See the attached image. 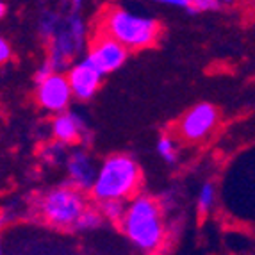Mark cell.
<instances>
[{"instance_id":"cell-4","label":"cell","mask_w":255,"mask_h":255,"mask_svg":"<svg viewBox=\"0 0 255 255\" xmlns=\"http://www.w3.org/2000/svg\"><path fill=\"white\" fill-rule=\"evenodd\" d=\"M88 207L81 189L72 184L55 187L48 191L39 202V213L43 220L59 229H72L73 223L84 209Z\"/></svg>"},{"instance_id":"cell-13","label":"cell","mask_w":255,"mask_h":255,"mask_svg":"<svg viewBox=\"0 0 255 255\" xmlns=\"http://www.w3.org/2000/svg\"><path fill=\"white\" fill-rule=\"evenodd\" d=\"M100 213L106 220L111 221H122L125 213L124 200H104L100 202Z\"/></svg>"},{"instance_id":"cell-22","label":"cell","mask_w":255,"mask_h":255,"mask_svg":"<svg viewBox=\"0 0 255 255\" xmlns=\"http://www.w3.org/2000/svg\"><path fill=\"white\" fill-rule=\"evenodd\" d=\"M70 4H72L73 11H79V7H81V4H82V0H70Z\"/></svg>"},{"instance_id":"cell-19","label":"cell","mask_w":255,"mask_h":255,"mask_svg":"<svg viewBox=\"0 0 255 255\" xmlns=\"http://www.w3.org/2000/svg\"><path fill=\"white\" fill-rule=\"evenodd\" d=\"M55 70H54V66H52V63L50 61H45V63L41 64L38 68V72H36V82H41L43 79H47L50 73H54Z\"/></svg>"},{"instance_id":"cell-6","label":"cell","mask_w":255,"mask_h":255,"mask_svg":"<svg viewBox=\"0 0 255 255\" xmlns=\"http://www.w3.org/2000/svg\"><path fill=\"white\" fill-rule=\"evenodd\" d=\"M127 55L128 48H125L115 38L102 34L100 38L95 39L86 59L90 61L102 75H107V73L116 72L118 68H122L124 63L127 61Z\"/></svg>"},{"instance_id":"cell-10","label":"cell","mask_w":255,"mask_h":255,"mask_svg":"<svg viewBox=\"0 0 255 255\" xmlns=\"http://www.w3.org/2000/svg\"><path fill=\"white\" fill-rule=\"evenodd\" d=\"M66 168H68V175H70V184L81 191L86 189H91L95 180V170L91 159L86 155L82 150H75L68 155L66 159Z\"/></svg>"},{"instance_id":"cell-25","label":"cell","mask_w":255,"mask_h":255,"mask_svg":"<svg viewBox=\"0 0 255 255\" xmlns=\"http://www.w3.org/2000/svg\"><path fill=\"white\" fill-rule=\"evenodd\" d=\"M0 252H2V248H0Z\"/></svg>"},{"instance_id":"cell-3","label":"cell","mask_w":255,"mask_h":255,"mask_svg":"<svg viewBox=\"0 0 255 255\" xmlns=\"http://www.w3.org/2000/svg\"><path fill=\"white\" fill-rule=\"evenodd\" d=\"M102 25V34L115 38L128 50L146 48L159 38V23L153 18L136 14L122 7L109 9L104 16Z\"/></svg>"},{"instance_id":"cell-24","label":"cell","mask_w":255,"mask_h":255,"mask_svg":"<svg viewBox=\"0 0 255 255\" xmlns=\"http://www.w3.org/2000/svg\"><path fill=\"white\" fill-rule=\"evenodd\" d=\"M234 2L236 0H220V4H223V5H232Z\"/></svg>"},{"instance_id":"cell-16","label":"cell","mask_w":255,"mask_h":255,"mask_svg":"<svg viewBox=\"0 0 255 255\" xmlns=\"http://www.w3.org/2000/svg\"><path fill=\"white\" fill-rule=\"evenodd\" d=\"M59 25H61L59 16L50 13V11H47V13L41 16V20H39V32H41L45 38H52L55 30L59 29Z\"/></svg>"},{"instance_id":"cell-20","label":"cell","mask_w":255,"mask_h":255,"mask_svg":"<svg viewBox=\"0 0 255 255\" xmlns=\"http://www.w3.org/2000/svg\"><path fill=\"white\" fill-rule=\"evenodd\" d=\"M9 57H11V47L4 38H0V64L9 61Z\"/></svg>"},{"instance_id":"cell-8","label":"cell","mask_w":255,"mask_h":255,"mask_svg":"<svg viewBox=\"0 0 255 255\" xmlns=\"http://www.w3.org/2000/svg\"><path fill=\"white\" fill-rule=\"evenodd\" d=\"M72 88L68 84V79L61 75L59 72H54L38 82V102L41 107L54 113H61L68 107L72 100Z\"/></svg>"},{"instance_id":"cell-12","label":"cell","mask_w":255,"mask_h":255,"mask_svg":"<svg viewBox=\"0 0 255 255\" xmlns=\"http://www.w3.org/2000/svg\"><path fill=\"white\" fill-rule=\"evenodd\" d=\"M102 221L104 216L100 211H97L93 207H86L81 213V216L75 220L72 229L77 230V232H90V230H95L102 225Z\"/></svg>"},{"instance_id":"cell-15","label":"cell","mask_w":255,"mask_h":255,"mask_svg":"<svg viewBox=\"0 0 255 255\" xmlns=\"http://www.w3.org/2000/svg\"><path fill=\"white\" fill-rule=\"evenodd\" d=\"M157 152L166 162H170L173 164L177 161V145H175V141L168 136H162L161 139L157 141Z\"/></svg>"},{"instance_id":"cell-14","label":"cell","mask_w":255,"mask_h":255,"mask_svg":"<svg viewBox=\"0 0 255 255\" xmlns=\"http://www.w3.org/2000/svg\"><path fill=\"white\" fill-rule=\"evenodd\" d=\"M214 198H216L214 186L211 182L204 184L200 189V195H198V213H200L202 216L211 211V207L214 205Z\"/></svg>"},{"instance_id":"cell-2","label":"cell","mask_w":255,"mask_h":255,"mask_svg":"<svg viewBox=\"0 0 255 255\" xmlns=\"http://www.w3.org/2000/svg\"><path fill=\"white\" fill-rule=\"evenodd\" d=\"M141 171L136 161L128 155H111L97 171L91 186L95 200H125L137 191Z\"/></svg>"},{"instance_id":"cell-17","label":"cell","mask_w":255,"mask_h":255,"mask_svg":"<svg viewBox=\"0 0 255 255\" xmlns=\"http://www.w3.org/2000/svg\"><path fill=\"white\" fill-rule=\"evenodd\" d=\"M220 0H191L189 13H205V11H216L220 9Z\"/></svg>"},{"instance_id":"cell-1","label":"cell","mask_w":255,"mask_h":255,"mask_svg":"<svg viewBox=\"0 0 255 255\" xmlns=\"http://www.w3.org/2000/svg\"><path fill=\"white\" fill-rule=\"evenodd\" d=\"M122 229L130 243L141 252H157L166 238L161 204L150 196H136L122 218Z\"/></svg>"},{"instance_id":"cell-23","label":"cell","mask_w":255,"mask_h":255,"mask_svg":"<svg viewBox=\"0 0 255 255\" xmlns=\"http://www.w3.org/2000/svg\"><path fill=\"white\" fill-rule=\"evenodd\" d=\"M4 14H5V4L2 2V0H0V18L4 16Z\"/></svg>"},{"instance_id":"cell-9","label":"cell","mask_w":255,"mask_h":255,"mask_svg":"<svg viewBox=\"0 0 255 255\" xmlns=\"http://www.w3.org/2000/svg\"><path fill=\"white\" fill-rule=\"evenodd\" d=\"M102 77V73L98 72L90 61L84 59L73 64L72 68H70L68 75H66V79H68L73 97L79 98V100H90V98L95 97V93L100 88Z\"/></svg>"},{"instance_id":"cell-21","label":"cell","mask_w":255,"mask_h":255,"mask_svg":"<svg viewBox=\"0 0 255 255\" xmlns=\"http://www.w3.org/2000/svg\"><path fill=\"white\" fill-rule=\"evenodd\" d=\"M153 2H161L166 5H173V7H182V9H189L191 5V0H153Z\"/></svg>"},{"instance_id":"cell-5","label":"cell","mask_w":255,"mask_h":255,"mask_svg":"<svg viewBox=\"0 0 255 255\" xmlns=\"http://www.w3.org/2000/svg\"><path fill=\"white\" fill-rule=\"evenodd\" d=\"M50 43V57L48 61L52 63L55 72L68 66V63L81 50L86 39V25L84 21L77 14H72L68 20L61 23L59 29L55 30L52 36Z\"/></svg>"},{"instance_id":"cell-11","label":"cell","mask_w":255,"mask_h":255,"mask_svg":"<svg viewBox=\"0 0 255 255\" xmlns=\"http://www.w3.org/2000/svg\"><path fill=\"white\" fill-rule=\"evenodd\" d=\"M84 120L75 113H63L61 111L52 122V134H54L55 139L64 143V145L81 139V136L84 134Z\"/></svg>"},{"instance_id":"cell-7","label":"cell","mask_w":255,"mask_h":255,"mask_svg":"<svg viewBox=\"0 0 255 255\" xmlns=\"http://www.w3.org/2000/svg\"><path fill=\"white\" fill-rule=\"evenodd\" d=\"M218 124V109L213 104H198L180 120V136L187 141H200Z\"/></svg>"},{"instance_id":"cell-18","label":"cell","mask_w":255,"mask_h":255,"mask_svg":"<svg viewBox=\"0 0 255 255\" xmlns=\"http://www.w3.org/2000/svg\"><path fill=\"white\" fill-rule=\"evenodd\" d=\"M63 155H64V143H61V141H57V143L45 148V159L48 162H59L63 159Z\"/></svg>"}]
</instances>
